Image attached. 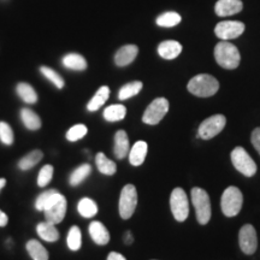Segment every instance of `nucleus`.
<instances>
[{"instance_id":"393cba45","label":"nucleus","mask_w":260,"mask_h":260,"mask_svg":"<svg viewBox=\"0 0 260 260\" xmlns=\"http://www.w3.org/2000/svg\"><path fill=\"white\" fill-rule=\"evenodd\" d=\"M21 118L25 128L29 130H38L41 126V119L37 113L31 111L30 109H22L21 110Z\"/></svg>"},{"instance_id":"1a4fd4ad","label":"nucleus","mask_w":260,"mask_h":260,"mask_svg":"<svg viewBox=\"0 0 260 260\" xmlns=\"http://www.w3.org/2000/svg\"><path fill=\"white\" fill-rule=\"evenodd\" d=\"M169 102L165 98H157L147 106L142 116V122L148 125H157L167 116L169 111Z\"/></svg>"},{"instance_id":"e433bc0d","label":"nucleus","mask_w":260,"mask_h":260,"mask_svg":"<svg viewBox=\"0 0 260 260\" xmlns=\"http://www.w3.org/2000/svg\"><path fill=\"white\" fill-rule=\"evenodd\" d=\"M52 176H53V167L50 164L45 165V167L40 170V172H39L38 184L40 187L47 186V184L50 183L52 180Z\"/></svg>"},{"instance_id":"423d86ee","label":"nucleus","mask_w":260,"mask_h":260,"mask_svg":"<svg viewBox=\"0 0 260 260\" xmlns=\"http://www.w3.org/2000/svg\"><path fill=\"white\" fill-rule=\"evenodd\" d=\"M170 209L177 222H184L189 216V200L184 189L177 187L171 191Z\"/></svg>"},{"instance_id":"4c0bfd02","label":"nucleus","mask_w":260,"mask_h":260,"mask_svg":"<svg viewBox=\"0 0 260 260\" xmlns=\"http://www.w3.org/2000/svg\"><path fill=\"white\" fill-rule=\"evenodd\" d=\"M251 142H252L253 147L255 148V151L260 154V126H258V128H255L252 132Z\"/></svg>"},{"instance_id":"2f4dec72","label":"nucleus","mask_w":260,"mask_h":260,"mask_svg":"<svg viewBox=\"0 0 260 260\" xmlns=\"http://www.w3.org/2000/svg\"><path fill=\"white\" fill-rule=\"evenodd\" d=\"M68 247L71 251H79L82 245V235H81V230L79 226H71L68 234L67 239Z\"/></svg>"},{"instance_id":"0eeeda50","label":"nucleus","mask_w":260,"mask_h":260,"mask_svg":"<svg viewBox=\"0 0 260 260\" xmlns=\"http://www.w3.org/2000/svg\"><path fill=\"white\" fill-rule=\"evenodd\" d=\"M138 205V190L134 184H125L119 197L118 211L123 219H129L133 216Z\"/></svg>"},{"instance_id":"5701e85b","label":"nucleus","mask_w":260,"mask_h":260,"mask_svg":"<svg viewBox=\"0 0 260 260\" xmlns=\"http://www.w3.org/2000/svg\"><path fill=\"white\" fill-rule=\"evenodd\" d=\"M126 115V107L121 105V104H116V105H110L104 110V118L107 122H118L125 118Z\"/></svg>"},{"instance_id":"f03ea898","label":"nucleus","mask_w":260,"mask_h":260,"mask_svg":"<svg viewBox=\"0 0 260 260\" xmlns=\"http://www.w3.org/2000/svg\"><path fill=\"white\" fill-rule=\"evenodd\" d=\"M189 93L199 98H210L218 92L219 82L209 74H199L190 79L187 86Z\"/></svg>"},{"instance_id":"a878e982","label":"nucleus","mask_w":260,"mask_h":260,"mask_svg":"<svg viewBox=\"0 0 260 260\" xmlns=\"http://www.w3.org/2000/svg\"><path fill=\"white\" fill-rule=\"evenodd\" d=\"M77 211L84 218H92L98 213V205L89 198H83L77 205Z\"/></svg>"},{"instance_id":"c85d7f7f","label":"nucleus","mask_w":260,"mask_h":260,"mask_svg":"<svg viewBox=\"0 0 260 260\" xmlns=\"http://www.w3.org/2000/svg\"><path fill=\"white\" fill-rule=\"evenodd\" d=\"M42 157H44L42 152L39 151V149H35V151H32L29 154L24 155V157L19 160L18 168L21 169V170H24V171L29 170V169L34 168L35 165H37L38 162L41 160Z\"/></svg>"},{"instance_id":"bb28decb","label":"nucleus","mask_w":260,"mask_h":260,"mask_svg":"<svg viewBox=\"0 0 260 260\" xmlns=\"http://www.w3.org/2000/svg\"><path fill=\"white\" fill-rule=\"evenodd\" d=\"M144 84L140 81H134V82H129L124 84L121 89H119L118 93V99L119 100H126L130 99V98L138 95V94L141 92Z\"/></svg>"},{"instance_id":"f257e3e1","label":"nucleus","mask_w":260,"mask_h":260,"mask_svg":"<svg viewBox=\"0 0 260 260\" xmlns=\"http://www.w3.org/2000/svg\"><path fill=\"white\" fill-rule=\"evenodd\" d=\"M214 58L219 67L226 70L236 69L241 61V54L235 45L222 40L214 47Z\"/></svg>"},{"instance_id":"9b49d317","label":"nucleus","mask_w":260,"mask_h":260,"mask_svg":"<svg viewBox=\"0 0 260 260\" xmlns=\"http://www.w3.org/2000/svg\"><path fill=\"white\" fill-rule=\"evenodd\" d=\"M243 31H245V24L239 21L219 22L214 28V34L217 35V38L224 41L233 40V39L241 37Z\"/></svg>"},{"instance_id":"6e6552de","label":"nucleus","mask_w":260,"mask_h":260,"mask_svg":"<svg viewBox=\"0 0 260 260\" xmlns=\"http://www.w3.org/2000/svg\"><path fill=\"white\" fill-rule=\"evenodd\" d=\"M226 118L224 115H213L200 123L198 136L203 140H211L223 132L225 128Z\"/></svg>"},{"instance_id":"6ab92c4d","label":"nucleus","mask_w":260,"mask_h":260,"mask_svg":"<svg viewBox=\"0 0 260 260\" xmlns=\"http://www.w3.org/2000/svg\"><path fill=\"white\" fill-rule=\"evenodd\" d=\"M37 232L42 240L47 242H56L59 239V232L54 224L50 222H44L38 224Z\"/></svg>"},{"instance_id":"b1692460","label":"nucleus","mask_w":260,"mask_h":260,"mask_svg":"<svg viewBox=\"0 0 260 260\" xmlns=\"http://www.w3.org/2000/svg\"><path fill=\"white\" fill-rule=\"evenodd\" d=\"M25 247H27V251L32 260H48L50 258L47 249L38 240H30L27 242Z\"/></svg>"},{"instance_id":"2eb2a0df","label":"nucleus","mask_w":260,"mask_h":260,"mask_svg":"<svg viewBox=\"0 0 260 260\" xmlns=\"http://www.w3.org/2000/svg\"><path fill=\"white\" fill-rule=\"evenodd\" d=\"M89 235L96 245L105 246L110 242V233L102 222H92L89 224Z\"/></svg>"},{"instance_id":"ddd939ff","label":"nucleus","mask_w":260,"mask_h":260,"mask_svg":"<svg viewBox=\"0 0 260 260\" xmlns=\"http://www.w3.org/2000/svg\"><path fill=\"white\" fill-rule=\"evenodd\" d=\"M243 4L241 0H218L214 6V11L219 17H228L241 12Z\"/></svg>"},{"instance_id":"f704fd0d","label":"nucleus","mask_w":260,"mask_h":260,"mask_svg":"<svg viewBox=\"0 0 260 260\" xmlns=\"http://www.w3.org/2000/svg\"><path fill=\"white\" fill-rule=\"evenodd\" d=\"M87 133H88V128H87L86 125H84V124H76V125L71 126V128L68 130L67 139L71 142L79 141V140L82 139L83 136L87 135Z\"/></svg>"},{"instance_id":"9d476101","label":"nucleus","mask_w":260,"mask_h":260,"mask_svg":"<svg viewBox=\"0 0 260 260\" xmlns=\"http://www.w3.org/2000/svg\"><path fill=\"white\" fill-rule=\"evenodd\" d=\"M239 246L246 255H253L258 248V235L252 224H245L239 232Z\"/></svg>"},{"instance_id":"f8f14e48","label":"nucleus","mask_w":260,"mask_h":260,"mask_svg":"<svg viewBox=\"0 0 260 260\" xmlns=\"http://www.w3.org/2000/svg\"><path fill=\"white\" fill-rule=\"evenodd\" d=\"M44 212L46 222L52 224L60 223L67 213V199L64 198V195L58 193L54 200L44 210Z\"/></svg>"},{"instance_id":"c9c22d12","label":"nucleus","mask_w":260,"mask_h":260,"mask_svg":"<svg viewBox=\"0 0 260 260\" xmlns=\"http://www.w3.org/2000/svg\"><path fill=\"white\" fill-rule=\"evenodd\" d=\"M14 132L8 123L0 122V141L4 145L14 144Z\"/></svg>"},{"instance_id":"c756f323","label":"nucleus","mask_w":260,"mask_h":260,"mask_svg":"<svg viewBox=\"0 0 260 260\" xmlns=\"http://www.w3.org/2000/svg\"><path fill=\"white\" fill-rule=\"evenodd\" d=\"M17 94L21 99L27 104H35L38 102V94L34 88L28 83H18L17 84Z\"/></svg>"},{"instance_id":"4be33fe9","label":"nucleus","mask_w":260,"mask_h":260,"mask_svg":"<svg viewBox=\"0 0 260 260\" xmlns=\"http://www.w3.org/2000/svg\"><path fill=\"white\" fill-rule=\"evenodd\" d=\"M63 65L70 70L82 71L87 69V61L79 53H69L63 58Z\"/></svg>"},{"instance_id":"a19ab883","label":"nucleus","mask_w":260,"mask_h":260,"mask_svg":"<svg viewBox=\"0 0 260 260\" xmlns=\"http://www.w3.org/2000/svg\"><path fill=\"white\" fill-rule=\"evenodd\" d=\"M123 240H124V243H126V245H130V243H133V241H134V237H133L132 233L126 232L124 236H123Z\"/></svg>"},{"instance_id":"39448f33","label":"nucleus","mask_w":260,"mask_h":260,"mask_svg":"<svg viewBox=\"0 0 260 260\" xmlns=\"http://www.w3.org/2000/svg\"><path fill=\"white\" fill-rule=\"evenodd\" d=\"M230 159L234 168L236 169L240 174H242L246 177H252L254 176L258 171V167H256L255 161L253 160V158L248 154V152L241 146H237L230 153Z\"/></svg>"},{"instance_id":"a211bd4d","label":"nucleus","mask_w":260,"mask_h":260,"mask_svg":"<svg viewBox=\"0 0 260 260\" xmlns=\"http://www.w3.org/2000/svg\"><path fill=\"white\" fill-rule=\"evenodd\" d=\"M130 144L128 134L124 130H118L115 135V148H113V153L118 159H124L129 154Z\"/></svg>"},{"instance_id":"dca6fc26","label":"nucleus","mask_w":260,"mask_h":260,"mask_svg":"<svg viewBox=\"0 0 260 260\" xmlns=\"http://www.w3.org/2000/svg\"><path fill=\"white\" fill-rule=\"evenodd\" d=\"M182 52V45L178 41L167 40L162 41L158 46V54L167 60H172L177 58Z\"/></svg>"},{"instance_id":"72a5a7b5","label":"nucleus","mask_w":260,"mask_h":260,"mask_svg":"<svg viewBox=\"0 0 260 260\" xmlns=\"http://www.w3.org/2000/svg\"><path fill=\"white\" fill-rule=\"evenodd\" d=\"M40 71L47 80H50L51 82L57 87V88H59V89L63 88L65 82H64L63 77H61L60 75L57 73V71H54L53 69H51V68H48V67H41Z\"/></svg>"},{"instance_id":"473e14b6","label":"nucleus","mask_w":260,"mask_h":260,"mask_svg":"<svg viewBox=\"0 0 260 260\" xmlns=\"http://www.w3.org/2000/svg\"><path fill=\"white\" fill-rule=\"evenodd\" d=\"M58 193H59V191H57L56 189H48L46 191H44V193H41L38 197L37 203H35V207H37V210L44 211L48 205L54 200V198L57 197Z\"/></svg>"},{"instance_id":"ea45409f","label":"nucleus","mask_w":260,"mask_h":260,"mask_svg":"<svg viewBox=\"0 0 260 260\" xmlns=\"http://www.w3.org/2000/svg\"><path fill=\"white\" fill-rule=\"evenodd\" d=\"M9 222V217L6 216L5 212H3L2 210H0V226H5L6 224Z\"/></svg>"},{"instance_id":"20e7f679","label":"nucleus","mask_w":260,"mask_h":260,"mask_svg":"<svg viewBox=\"0 0 260 260\" xmlns=\"http://www.w3.org/2000/svg\"><path fill=\"white\" fill-rule=\"evenodd\" d=\"M243 204V194L239 188L235 186L228 187L223 191L220 199V209L225 217H235L240 213Z\"/></svg>"},{"instance_id":"7ed1b4c3","label":"nucleus","mask_w":260,"mask_h":260,"mask_svg":"<svg viewBox=\"0 0 260 260\" xmlns=\"http://www.w3.org/2000/svg\"><path fill=\"white\" fill-rule=\"evenodd\" d=\"M190 199L195 209L197 220L200 225H206L210 222L212 209H211L210 195L200 187H194L190 190Z\"/></svg>"},{"instance_id":"cd10ccee","label":"nucleus","mask_w":260,"mask_h":260,"mask_svg":"<svg viewBox=\"0 0 260 260\" xmlns=\"http://www.w3.org/2000/svg\"><path fill=\"white\" fill-rule=\"evenodd\" d=\"M90 172H92V167L89 164H82L79 168L75 169L73 174L70 175V184L71 186H79L80 183L86 180L89 176Z\"/></svg>"},{"instance_id":"58836bf2","label":"nucleus","mask_w":260,"mask_h":260,"mask_svg":"<svg viewBox=\"0 0 260 260\" xmlns=\"http://www.w3.org/2000/svg\"><path fill=\"white\" fill-rule=\"evenodd\" d=\"M107 260H126L124 255H122L118 252H111L107 256Z\"/></svg>"},{"instance_id":"79ce46f5","label":"nucleus","mask_w":260,"mask_h":260,"mask_svg":"<svg viewBox=\"0 0 260 260\" xmlns=\"http://www.w3.org/2000/svg\"><path fill=\"white\" fill-rule=\"evenodd\" d=\"M5 186H6V180L5 178H0V190H2Z\"/></svg>"},{"instance_id":"4468645a","label":"nucleus","mask_w":260,"mask_h":260,"mask_svg":"<svg viewBox=\"0 0 260 260\" xmlns=\"http://www.w3.org/2000/svg\"><path fill=\"white\" fill-rule=\"evenodd\" d=\"M139 53V48L135 45H125L119 48L115 54V63L117 67H126L135 60Z\"/></svg>"},{"instance_id":"f3484780","label":"nucleus","mask_w":260,"mask_h":260,"mask_svg":"<svg viewBox=\"0 0 260 260\" xmlns=\"http://www.w3.org/2000/svg\"><path fill=\"white\" fill-rule=\"evenodd\" d=\"M148 145L146 141H138L129 151V161L133 167H140L144 164L146 155H147Z\"/></svg>"},{"instance_id":"412c9836","label":"nucleus","mask_w":260,"mask_h":260,"mask_svg":"<svg viewBox=\"0 0 260 260\" xmlns=\"http://www.w3.org/2000/svg\"><path fill=\"white\" fill-rule=\"evenodd\" d=\"M95 162H96V168L102 174L106 175V176H112L117 172V165L115 161L110 160L109 158L106 157L105 154L98 153L95 157Z\"/></svg>"},{"instance_id":"aec40b11","label":"nucleus","mask_w":260,"mask_h":260,"mask_svg":"<svg viewBox=\"0 0 260 260\" xmlns=\"http://www.w3.org/2000/svg\"><path fill=\"white\" fill-rule=\"evenodd\" d=\"M110 96V88L107 86H103L100 87L99 90L95 93V95H94L92 99H90V102L88 103V105H87V110L90 112H94V111H98V110L102 107L104 104L107 102V99H109Z\"/></svg>"},{"instance_id":"7c9ffc66","label":"nucleus","mask_w":260,"mask_h":260,"mask_svg":"<svg viewBox=\"0 0 260 260\" xmlns=\"http://www.w3.org/2000/svg\"><path fill=\"white\" fill-rule=\"evenodd\" d=\"M181 19H182L181 16L178 15L177 12L169 11L159 16L157 18V24L159 27H162V28L176 27L177 24L181 23Z\"/></svg>"}]
</instances>
